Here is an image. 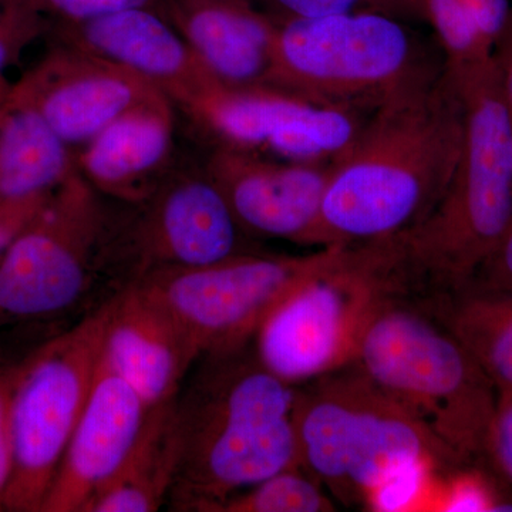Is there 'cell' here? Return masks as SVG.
Listing matches in <instances>:
<instances>
[{
	"label": "cell",
	"mask_w": 512,
	"mask_h": 512,
	"mask_svg": "<svg viewBox=\"0 0 512 512\" xmlns=\"http://www.w3.org/2000/svg\"><path fill=\"white\" fill-rule=\"evenodd\" d=\"M441 476L436 468L420 464L390 478L370 497L366 507L373 511H402L423 495L431 478Z\"/></svg>",
	"instance_id": "cell-29"
},
{
	"label": "cell",
	"mask_w": 512,
	"mask_h": 512,
	"mask_svg": "<svg viewBox=\"0 0 512 512\" xmlns=\"http://www.w3.org/2000/svg\"><path fill=\"white\" fill-rule=\"evenodd\" d=\"M276 23L271 87L311 103L373 111L446 64L431 62L406 20L384 13Z\"/></svg>",
	"instance_id": "cell-8"
},
{
	"label": "cell",
	"mask_w": 512,
	"mask_h": 512,
	"mask_svg": "<svg viewBox=\"0 0 512 512\" xmlns=\"http://www.w3.org/2000/svg\"><path fill=\"white\" fill-rule=\"evenodd\" d=\"M163 15L225 86L271 87L278 23L252 0H165Z\"/></svg>",
	"instance_id": "cell-19"
},
{
	"label": "cell",
	"mask_w": 512,
	"mask_h": 512,
	"mask_svg": "<svg viewBox=\"0 0 512 512\" xmlns=\"http://www.w3.org/2000/svg\"><path fill=\"white\" fill-rule=\"evenodd\" d=\"M10 87L12 86H9L0 76V121H2L3 114L8 110Z\"/></svg>",
	"instance_id": "cell-36"
},
{
	"label": "cell",
	"mask_w": 512,
	"mask_h": 512,
	"mask_svg": "<svg viewBox=\"0 0 512 512\" xmlns=\"http://www.w3.org/2000/svg\"><path fill=\"white\" fill-rule=\"evenodd\" d=\"M56 45L82 50L137 74L185 111L221 84L160 13L128 9L53 25Z\"/></svg>",
	"instance_id": "cell-14"
},
{
	"label": "cell",
	"mask_w": 512,
	"mask_h": 512,
	"mask_svg": "<svg viewBox=\"0 0 512 512\" xmlns=\"http://www.w3.org/2000/svg\"><path fill=\"white\" fill-rule=\"evenodd\" d=\"M111 299L36 346L10 402L12 474L5 512H40L99 366Z\"/></svg>",
	"instance_id": "cell-9"
},
{
	"label": "cell",
	"mask_w": 512,
	"mask_h": 512,
	"mask_svg": "<svg viewBox=\"0 0 512 512\" xmlns=\"http://www.w3.org/2000/svg\"><path fill=\"white\" fill-rule=\"evenodd\" d=\"M104 198L77 171L20 229L0 262V333L52 338L126 288Z\"/></svg>",
	"instance_id": "cell-4"
},
{
	"label": "cell",
	"mask_w": 512,
	"mask_h": 512,
	"mask_svg": "<svg viewBox=\"0 0 512 512\" xmlns=\"http://www.w3.org/2000/svg\"><path fill=\"white\" fill-rule=\"evenodd\" d=\"M174 103L158 96L114 120L76 153L77 171L94 190L140 204L174 170Z\"/></svg>",
	"instance_id": "cell-18"
},
{
	"label": "cell",
	"mask_w": 512,
	"mask_h": 512,
	"mask_svg": "<svg viewBox=\"0 0 512 512\" xmlns=\"http://www.w3.org/2000/svg\"><path fill=\"white\" fill-rule=\"evenodd\" d=\"M471 284L512 292V222L493 254L478 269Z\"/></svg>",
	"instance_id": "cell-32"
},
{
	"label": "cell",
	"mask_w": 512,
	"mask_h": 512,
	"mask_svg": "<svg viewBox=\"0 0 512 512\" xmlns=\"http://www.w3.org/2000/svg\"><path fill=\"white\" fill-rule=\"evenodd\" d=\"M275 20L312 19L342 13L376 12L423 20L420 0H252Z\"/></svg>",
	"instance_id": "cell-25"
},
{
	"label": "cell",
	"mask_w": 512,
	"mask_h": 512,
	"mask_svg": "<svg viewBox=\"0 0 512 512\" xmlns=\"http://www.w3.org/2000/svg\"><path fill=\"white\" fill-rule=\"evenodd\" d=\"M407 295L396 238L349 245L336 264L303 282L256 330L262 365L296 386L352 365L376 312Z\"/></svg>",
	"instance_id": "cell-7"
},
{
	"label": "cell",
	"mask_w": 512,
	"mask_h": 512,
	"mask_svg": "<svg viewBox=\"0 0 512 512\" xmlns=\"http://www.w3.org/2000/svg\"><path fill=\"white\" fill-rule=\"evenodd\" d=\"M32 0H0V74L47 29Z\"/></svg>",
	"instance_id": "cell-27"
},
{
	"label": "cell",
	"mask_w": 512,
	"mask_h": 512,
	"mask_svg": "<svg viewBox=\"0 0 512 512\" xmlns=\"http://www.w3.org/2000/svg\"><path fill=\"white\" fill-rule=\"evenodd\" d=\"M355 365L467 464L484 457L498 394L460 340L412 296L370 320Z\"/></svg>",
	"instance_id": "cell-6"
},
{
	"label": "cell",
	"mask_w": 512,
	"mask_h": 512,
	"mask_svg": "<svg viewBox=\"0 0 512 512\" xmlns=\"http://www.w3.org/2000/svg\"><path fill=\"white\" fill-rule=\"evenodd\" d=\"M148 410L136 390L100 357L92 392L40 512H86L130 454Z\"/></svg>",
	"instance_id": "cell-16"
},
{
	"label": "cell",
	"mask_w": 512,
	"mask_h": 512,
	"mask_svg": "<svg viewBox=\"0 0 512 512\" xmlns=\"http://www.w3.org/2000/svg\"><path fill=\"white\" fill-rule=\"evenodd\" d=\"M424 22L436 33L450 72L466 73L493 63V47L461 0H420Z\"/></svg>",
	"instance_id": "cell-24"
},
{
	"label": "cell",
	"mask_w": 512,
	"mask_h": 512,
	"mask_svg": "<svg viewBox=\"0 0 512 512\" xmlns=\"http://www.w3.org/2000/svg\"><path fill=\"white\" fill-rule=\"evenodd\" d=\"M120 210L128 281L168 268H198L259 252L207 167L175 168L151 197Z\"/></svg>",
	"instance_id": "cell-11"
},
{
	"label": "cell",
	"mask_w": 512,
	"mask_h": 512,
	"mask_svg": "<svg viewBox=\"0 0 512 512\" xmlns=\"http://www.w3.org/2000/svg\"><path fill=\"white\" fill-rule=\"evenodd\" d=\"M493 62L498 84L512 114V6L503 32L495 42Z\"/></svg>",
	"instance_id": "cell-35"
},
{
	"label": "cell",
	"mask_w": 512,
	"mask_h": 512,
	"mask_svg": "<svg viewBox=\"0 0 512 512\" xmlns=\"http://www.w3.org/2000/svg\"><path fill=\"white\" fill-rule=\"evenodd\" d=\"M163 94L119 64L56 45L10 87L9 106L32 110L73 148L83 147L127 111Z\"/></svg>",
	"instance_id": "cell-13"
},
{
	"label": "cell",
	"mask_w": 512,
	"mask_h": 512,
	"mask_svg": "<svg viewBox=\"0 0 512 512\" xmlns=\"http://www.w3.org/2000/svg\"><path fill=\"white\" fill-rule=\"evenodd\" d=\"M49 197L0 205V262L20 229L35 217Z\"/></svg>",
	"instance_id": "cell-34"
},
{
	"label": "cell",
	"mask_w": 512,
	"mask_h": 512,
	"mask_svg": "<svg viewBox=\"0 0 512 512\" xmlns=\"http://www.w3.org/2000/svg\"><path fill=\"white\" fill-rule=\"evenodd\" d=\"M296 387L248 345L208 353L175 399L178 464L173 511L210 512L225 498L299 467Z\"/></svg>",
	"instance_id": "cell-2"
},
{
	"label": "cell",
	"mask_w": 512,
	"mask_h": 512,
	"mask_svg": "<svg viewBox=\"0 0 512 512\" xmlns=\"http://www.w3.org/2000/svg\"><path fill=\"white\" fill-rule=\"evenodd\" d=\"M451 76L466 109L463 150L436 207L396 235L410 296L471 284L512 222V114L494 62Z\"/></svg>",
	"instance_id": "cell-3"
},
{
	"label": "cell",
	"mask_w": 512,
	"mask_h": 512,
	"mask_svg": "<svg viewBox=\"0 0 512 512\" xmlns=\"http://www.w3.org/2000/svg\"><path fill=\"white\" fill-rule=\"evenodd\" d=\"M413 298L460 340L500 396H512V292L468 284Z\"/></svg>",
	"instance_id": "cell-20"
},
{
	"label": "cell",
	"mask_w": 512,
	"mask_h": 512,
	"mask_svg": "<svg viewBox=\"0 0 512 512\" xmlns=\"http://www.w3.org/2000/svg\"><path fill=\"white\" fill-rule=\"evenodd\" d=\"M485 458L512 487V396L498 397L493 423L485 443Z\"/></svg>",
	"instance_id": "cell-31"
},
{
	"label": "cell",
	"mask_w": 512,
	"mask_h": 512,
	"mask_svg": "<svg viewBox=\"0 0 512 512\" xmlns=\"http://www.w3.org/2000/svg\"><path fill=\"white\" fill-rule=\"evenodd\" d=\"M32 110L0 121V205L49 197L77 173L76 153Z\"/></svg>",
	"instance_id": "cell-21"
},
{
	"label": "cell",
	"mask_w": 512,
	"mask_h": 512,
	"mask_svg": "<svg viewBox=\"0 0 512 512\" xmlns=\"http://www.w3.org/2000/svg\"><path fill=\"white\" fill-rule=\"evenodd\" d=\"M466 109L446 64L369 114L333 161L306 245H357L396 237L443 197L463 150Z\"/></svg>",
	"instance_id": "cell-1"
},
{
	"label": "cell",
	"mask_w": 512,
	"mask_h": 512,
	"mask_svg": "<svg viewBox=\"0 0 512 512\" xmlns=\"http://www.w3.org/2000/svg\"><path fill=\"white\" fill-rule=\"evenodd\" d=\"M184 113L215 147L292 163L335 161L367 119L363 110L311 103L274 87L222 83Z\"/></svg>",
	"instance_id": "cell-12"
},
{
	"label": "cell",
	"mask_w": 512,
	"mask_h": 512,
	"mask_svg": "<svg viewBox=\"0 0 512 512\" xmlns=\"http://www.w3.org/2000/svg\"><path fill=\"white\" fill-rule=\"evenodd\" d=\"M40 343L0 335V512H5L10 474H12V446H10V402L13 389L26 356Z\"/></svg>",
	"instance_id": "cell-26"
},
{
	"label": "cell",
	"mask_w": 512,
	"mask_h": 512,
	"mask_svg": "<svg viewBox=\"0 0 512 512\" xmlns=\"http://www.w3.org/2000/svg\"><path fill=\"white\" fill-rule=\"evenodd\" d=\"M178 464L175 399L148 410L124 463L86 512H153L170 497Z\"/></svg>",
	"instance_id": "cell-22"
},
{
	"label": "cell",
	"mask_w": 512,
	"mask_h": 512,
	"mask_svg": "<svg viewBox=\"0 0 512 512\" xmlns=\"http://www.w3.org/2000/svg\"><path fill=\"white\" fill-rule=\"evenodd\" d=\"M476 20L478 29L493 47L503 32L511 10V0H461Z\"/></svg>",
	"instance_id": "cell-33"
},
{
	"label": "cell",
	"mask_w": 512,
	"mask_h": 512,
	"mask_svg": "<svg viewBox=\"0 0 512 512\" xmlns=\"http://www.w3.org/2000/svg\"><path fill=\"white\" fill-rule=\"evenodd\" d=\"M440 511L485 512L512 511V503L501 500L493 485L480 471L458 470L451 474L450 483Z\"/></svg>",
	"instance_id": "cell-28"
},
{
	"label": "cell",
	"mask_w": 512,
	"mask_h": 512,
	"mask_svg": "<svg viewBox=\"0 0 512 512\" xmlns=\"http://www.w3.org/2000/svg\"><path fill=\"white\" fill-rule=\"evenodd\" d=\"M40 12L64 22L100 18L128 9H150L163 15L165 0H32ZM164 16V15H163Z\"/></svg>",
	"instance_id": "cell-30"
},
{
	"label": "cell",
	"mask_w": 512,
	"mask_h": 512,
	"mask_svg": "<svg viewBox=\"0 0 512 512\" xmlns=\"http://www.w3.org/2000/svg\"><path fill=\"white\" fill-rule=\"evenodd\" d=\"M201 353L163 306L127 285L111 299L101 360L126 380L148 409L177 399Z\"/></svg>",
	"instance_id": "cell-17"
},
{
	"label": "cell",
	"mask_w": 512,
	"mask_h": 512,
	"mask_svg": "<svg viewBox=\"0 0 512 512\" xmlns=\"http://www.w3.org/2000/svg\"><path fill=\"white\" fill-rule=\"evenodd\" d=\"M251 238L306 245L332 175L330 163H292L214 147L205 163Z\"/></svg>",
	"instance_id": "cell-15"
},
{
	"label": "cell",
	"mask_w": 512,
	"mask_h": 512,
	"mask_svg": "<svg viewBox=\"0 0 512 512\" xmlns=\"http://www.w3.org/2000/svg\"><path fill=\"white\" fill-rule=\"evenodd\" d=\"M335 505L322 485L302 470L288 468L231 495L210 512H329Z\"/></svg>",
	"instance_id": "cell-23"
},
{
	"label": "cell",
	"mask_w": 512,
	"mask_h": 512,
	"mask_svg": "<svg viewBox=\"0 0 512 512\" xmlns=\"http://www.w3.org/2000/svg\"><path fill=\"white\" fill-rule=\"evenodd\" d=\"M301 386L293 409L299 467L345 504L366 507L407 468L426 464L444 476L464 464L355 363Z\"/></svg>",
	"instance_id": "cell-5"
},
{
	"label": "cell",
	"mask_w": 512,
	"mask_h": 512,
	"mask_svg": "<svg viewBox=\"0 0 512 512\" xmlns=\"http://www.w3.org/2000/svg\"><path fill=\"white\" fill-rule=\"evenodd\" d=\"M348 247L301 256L252 252L198 268L156 269L131 284L177 320L202 357L248 345L286 296L336 264Z\"/></svg>",
	"instance_id": "cell-10"
}]
</instances>
